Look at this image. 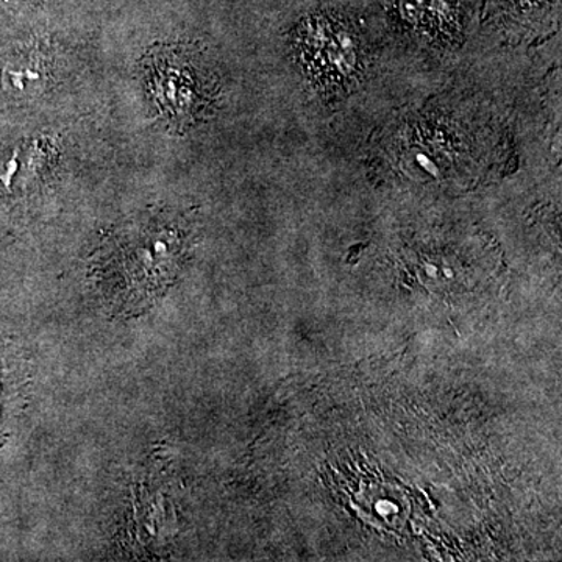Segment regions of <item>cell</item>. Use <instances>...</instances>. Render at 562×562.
Here are the masks:
<instances>
[{"instance_id":"cell-2","label":"cell","mask_w":562,"mask_h":562,"mask_svg":"<svg viewBox=\"0 0 562 562\" xmlns=\"http://www.w3.org/2000/svg\"><path fill=\"white\" fill-rule=\"evenodd\" d=\"M403 21L425 32H446L454 25L452 0H392Z\"/></svg>"},{"instance_id":"cell-3","label":"cell","mask_w":562,"mask_h":562,"mask_svg":"<svg viewBox=\"0 0 562 562\" xmlns=\"http://www.w3.org/2000/svg\"><path fill=\"white\" fill-rule=\"evenodd\" d=\"M3 87L7 90L18 92V94H27L33 90H38L44 81L43 65L33 58H20L7 63L2 72Z\"/></svg>"},{"instance_id":"cell-1","label":"cell","mask_w":562,"mask_h":562,"mask_svg":"<svg viewBox=\"0 0 562 562\" xmlns=\"http://www.w3.org/2000/svg\"><path fill=\"white\" fill-rule=\"evenodd\" d=\"M302 50L310 69L325 85H346L358 76L360 38L349 21L316 14L303 25Z\"/></svg>"}]
</instances>
